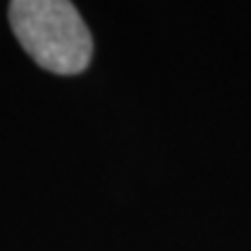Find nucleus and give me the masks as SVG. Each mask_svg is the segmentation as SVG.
Here are the masks:
<instances>
[{"instance_id": "f257e3e1", "label": "nucleus", "mask_w": 251, "mask_h": 251, "mask_svg": "<svg viewBox=\"0 0 251 251\" xmlns=\"http://www.w3.org/2000/svg\"><path fill=\"white\" fill-rule=\"evenodd\" d=\"M9 26L28 56L56 75H77L93 56L89 28L65 0H14Z\"/></svg>"}]
</instances>
